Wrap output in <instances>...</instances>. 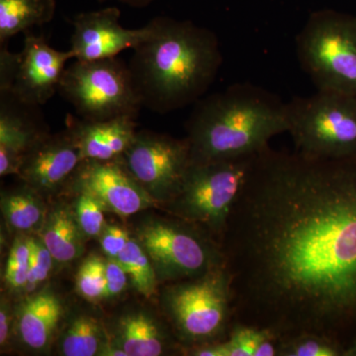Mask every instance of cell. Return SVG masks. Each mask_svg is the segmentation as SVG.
Listing matches in <instances>:
<instances>
[{
    "instance_id": "cell-1",
    "label": "cell",
    "mask_w": 356,
    "mask_h": 356,
    "mask_svg": "<svg viewBox=\"0 0 356 356\" xmlns=\"http://www.w3.org/2000/svg\"><path fill=\"white\" fill-rule=\"evenodd\" d=\"M233 322L356 337V158L257 154L220 238Z\"/></svg>"
},
{
    "instance_id": "cell-2",
    "label": "cell",
    "mask_w": 356,
    "mask_h": 356,
    "mask_svg": "<svg viewBox=\"0 0 356 356\" xmlns=\"http://www.w3.org/2000/svg\"><path fill=\"white\" fill-rule=\"evenodd\" d=\"M153 33L134 49L130 67L143 107L159 114L195 104L222 64L219 39L188 20L159 16Z\"/></svg>"
},
{
    "instance_id": "cell-3",
    "label": "cell",
    "mask_w": 356,
    "mask_h": 356,
    "mask_svg": "<svg viewBox=\"0 0 356 356\" xmlns=\"http://www.w3.org/2000/svg\"><path fill=\"white\" fill-rule=\"evenodd\" d=\"M288 128L286 102L254 84H233L194 104L186 122L191 163L254 156Z\"/></svg>"
},
{
    "instance_id": "cell-4",
    "label": "cell",
    "mask_w": 356,
    "mask_h": 356,
    "mask_svg": "<svg viewBox=\"0 0 356 356\" xmlns=\"http://www.w3.org/2000/svg\"><path fill=\"white\" fill-rule=\"evenodd\" d=\"M296 53L317 90L356 96V15L314 11L297 35Z\"/></svg>"
},
{
    "instance_id": "cell-5",
    "label": "cell",
    "mask_w": 356,
    "mask_h": 356,
    "mask_svg": "<svg viewBox=\"0 0 356 356\" xmlns=\"http://www.w3.org/2000/svg\"><path fill=\"white\" fill-rule=\"evenodd\" d=\"M163 304L178 337L188 346L226 339L233 324L231 276L222 264L200 277L165 288Z\"/></svg>"
},
{
    "instance_id": "cell-6",
    "label": "cell",
    "mask_w": 356,
    "mask_h": 356,
    "mask_svg": "<svg viewBox=\"0 0 356 356\" xmlns=\"http://www.w3.org/2000/svg\"><path fill=\"white\" fill-rule=\"evenodd\" d=\"M295 151L311 158H356V96L317 90L287 102Z\"/></svg>"
},
{
    "instance_id": "cell-7",
    "label": "cell",
    "mask_w": 356,
    "mask_h": 356,
    "mask_svg": "<svg viewBox=\"0 0 356 356\" xmlns=\"http://www.w3.org/2000/svg\"><path fill=\"white\" fill-rule=\"evenodd\" d=\"M255 156L191 163L179 193L165 209L221 238Z\"/></svg>"
},
{
    "instance_id": "cell-8",
    "label": "cell",
    "mask_w": 356,
    "mask_h": 356,
    "mask_svg": "<svg viewBox=\"0 0 356 356\" xmlns=\"http://www.w3.org/2000/svg\"><path fill=\"white\" fill-rule=\"evenodd\" d=\"M58 93L90 121L137 118L143 107L129 65L117 57L76 60L65 70Z\"/></svg>"
},
{
    "instance_id": "cell-9",
    "label": "cell",
    "mask_w": 356,
    "mask_h": 356,
    "mask_svg": "<svg viewBox=\"0 0 356 356\" xmlns=\"http://www.w3.org/2000/svg\"><path fill=\"white\" fill-rule=\"evenodd\" d=\"M135 238L153 262L159 282L200 277L225 264L219 242L205 229L184 220H149Z\"/></svg>"
},
{
    "instance_id": "cell-10",
    "label": "cell",
    "mask_w": 356,
    "mask_h": 356,
    "mask_svg": "<svg viewBox=\"0 0 356 356\" xmlns=\"http://www.w3.org/2000/svg\"><path fill=\"white\" fill-rule=\"evenodd\" d=\"M131 175L156 201L170 203L179 193L191 165L188 140L142 131L123 158Z\"/></svg>"
},
{
    "instance_id": "cell-11",
    "label": "cell",
    "mask_w": 356,
    "mask_h": 356,
    "mask_svg": "<svg viewBox=\"0 0 356 356\" xmlns=\"http://www.w3.org/2000/svg\"><path fill=\"white\" fill-rule=\"evenodd\" d=\"M69 185L74 191L90 194L107 212L123 218L156 205L129 172L122 159L83 161Z\"/></svg>"
},
{
    "instance_id": "cell-12",
    "label": "cell",
    "mask_w": 356,
    "mask_h": 356,
    "mask_svg": "<svg viewBox=\"0 0 356 356\" xmlns=\"http://www.w3.org/2000/svg\"><path fill=\"white\" fill-rule=\"evenodd\" d=\"M121 11L108 6L76 14L72 20L70 50L79 60L115 58L128 49L137 48L151 37V21L139 29H126L120 24Z\"/></svg>"
},
{
    "instance_id": "cell-13",
    "label": "cell",
    "mask_w": 356,
    "mask_h": 356,
    "mask_svg": "<svg viewBox=\"0 0 356 356\" xmlns=\"http://www.w3.org/2000/svg\"><path fill=\"white\" fill-rule=\"evenodd\" d=\"M72 58V51L56 50L44 36L25 32L13 88L7 93L31 106L46 104L58 92L67 63Z\"/></svg>"
},
{
    "instance_id": "cell-14",
    "label": "cell",
    "mask_w": 356,
    "mask_h": 356,
    "mask_svg": "<svg viewBox=\"0 0 356 356\" xmlns=\"http://www.w3.org/2000/svg\"><path fill=\"white\" fill-rule=\"evenodd\" d=\"M83 161L81 149L67 129L39 140L25 156L18 177L40 195H51L70 184Z\"/></svg>"
},
{
    "instance_id": "cell-15",
    "label": "cell",
    "mask_w": 356,
    "mask_h": 356,
    "mask_svg": "<svg viewBox=\"0 0 356 356\" xmlns=\"http://www.w3.org/2000/svg\"><path fill=\"white\" fill-rule=\"evenodd\" d=\"M38 108L0 93V177L19 175L25 156L48 134Z\"/></svg>"
},
{
    "instance_id": "cell-16",
    "label": "cell",
    "mask_w": 356,
    "mask_h": 356,
    "mask_svg": "<svg viewBox=\"0 0 356 356\" xmlns=\"http://www.w3.org/2000/svg\"><path fill=\"white\" fill-rule=\"evenodd\" d=\"M136 119L117 117L90 121L67 114V129L76 139L83 161H109L123 158L137 135Z\"/></svg>"
},
{
    "instance_id": "cell-17",
    "label": "cell",
    "mask_w": 356,
    "mask_h": 356,
    "mask_svg": "<svg viewBox=\"0 0 356 356\" xmlns=\"http://www.w3.org/2000/svg\"><path fill=\"white\" fill-rule=\"evenodd\" d=\"M63 315L62 301L51 290L26 295L16 309V332L21 343L31 350H48Z\"/></svg>"
},
{
    "instance_id": "cell-18",
    "label": "cell",
    "mask_w": 356,
    "mask_h": 356,
    "mask_svg": "<svg viewBox=\"0 0 356 356\" xmlns=\"http://www.w3.org/2000/svg\"><path fill=\"white\" fill-rule=\"evenodd\" d=\"M113 343L128 356H159L168 346L161 325L144 312H133L119 318Z\"/></svg>"
},
{
    "instance_id": "cell-19",
    "label": "cell",
    "mask_w": 356,
    "mask_h": 356,
    "mask_svg": "<svg viewBox=\"0 0 356 356\" xmlns=\"http://www.w3.org/2000/svg\"><path fill=\"white\" fill-rule=\"evenodd\" d=\"M38 236L58 264L74 261L83 252L86 236L79 228L76 213L67 206L48 211Z\"/></svg>"
},
{
    "instance_id": "cell-20",
    "label": "cell",
    "mask_w": 356,
    "mask_h": 356,
    "mask_svg": "<svg viewBox=\"0 0 356 356\" xmlns=\"http://www.w3.org/2000/svg\"><path fill=\"white\" fill-rule=\"evenodd\" d=\"M56 0H0V44L55 17Z\"/></svg>"
},
{
    "instance_id": "cell-21",
    "label": "cell",
    "mask_w": 356,
    "mask_h": 356,
    "mask_svg": "<svg viewBox=\"0 0 356 356\" xmlns=\"http://www.w3.org/2000/svg\"><path fill=\"white\" fill-rule=\"evenodd\" d=\"M41 196L26 184L24 188L3 194L1 209L7 225L23 235H38L49 211Z\"/></svg>"
},
{
    "instance_id": "cell-22",
    "label": "cell",
    "mask_w": 356,
    "mask_h": 356,
    "mask_svg": "<svg viewBox=\"0 0 356 356\" xmlns=\"http://www.w3.org/2000/svg\"><path fill=\"white\" fill-rule=\"evenodd\" d=\"M104 329L97 318L79 315L72 318L60 337V351L64 356L99 355L107 343Z\"/></svg>"
},
{
    "instance_id": "cell-23",
    "label": "cell",
    "mask_w": 356,
    "mask_h": 356,
    "mask_svg": "<svg viewBox=\"0 0 356 356\" xmlns=\"http://www.w3.org/2000/svg\"><path fill=\"white\" fill-rule=\"evenodd\" d=\"M116 259L125 269L137 292L147 298L153 296L159 282L158 275L146 250L135 236H131L127 245Z\"/></svg>"
},
{
    "instance_id": "cell-24",
    "label": "cell",
    "mask_w": 356,
    "mask_h": 356,
    "mask_svg": "<svg viewBox=\"0 0 356 356\" xmlns=\"http://www.w3.org/2000/svg\"><path fill=\"white\" fill-rule=\"evenodd\" d=\"M344 348L343 343L331 337L302 332L280 339L277 356H343Z\"/></svg>"
},
{
    "instance_id": "cell-25",
    "label": "cell",
    "mask_w": 356,
    "mask_h": 356,
    "mask_svg": "<svg viewBox=\"0 0 356 356\" xmlns=\"http://www.w3.org/2000/svg\"><path fill=\"white\" fill-rule=\"evenodd\" d=\"M29 236L20 234L14 240L7 259L4 281L13 293H24L30 268Z\"/></svg>"
},
{
    "instance_id": "cell-26",
    "label": "cell",
    "mask_w": 356,
    "mask_h": 356,
    "mask_svg": "<svg viewBox=\"0 0 356 356\" xmlns=\"http://www.w3.org/2000/svg\"><path fill=\"white\" fill-rule=\"evenodd\" d=\"M271 337L277 336L257 325L233 322L226 337L229 356H255L259 346Z\"/></svg>"
},
{
    "instance_id": "cell-27",
    "label": "cell",
    "mask_w": 356,
    "mask_h": 356,
    "mask_svg": "<svg viewBox=\"0 0 356 356\" xmlns=\"http://www.w3.org/2000/svg\"><path fill=\"white\" fill-rule=\"evenodd\" d=\"M105 286V261L97 255H89L77 273V292L89 302H98L104 299Z\"/></svg>"
},
{
    "instance_id": "cell-28",
    "label": "cell",
    "mask_w": 356,
    "mask_h": 356,
    "mask_svg": "<svg viewBox=\"0 0 356 356\" xmlns=\"http://www.w3.org/2000/svg\"><path fill=\"white\" fill-rule=\"evenodd\" d=\"M76 217L79 228L86 238H98L107 226L104 219L105 209L99 201L90 194L76 191Z\"/></svg>"
},
{
    "instance_id": "cell-29",
    "label": "cell",
    "mask_w": 356,
    "mask_h": 356,
    "mask_svg": "<svg viewBox=\"0 0 356 356\" xmlns=\"http://www.w3.org/2000/svg\"><path fill=\"white\" fill-rule=\"evenodd\" d=\"M30 268L28 275L27 285L25 288V295L32 294L48 280L53 269L54 259L50 250L44 245L43 241L38 235L30 236Z\"/></svg>"
},
{
    "instance_id": "cell-30",
    "label": "cell",
    "mask_w": 356,
    "mask_h": 356,
    "mask_svg": "<svg viewBox=\"0 0 356 356\" xmlns=\"http://www.w3.org/2000/svg\"><path fill=\"white\" fill-rule=\"evenodd\" d=\"M99 238L100 245L107 259H116L127 245L131 236L122 227L107 225Z\"/></svg>"
},
{
    "instance_id": "cell-31",
    "label": "cell",
    "mask_w": 356,
    "mask_h": 356,
    "mask_svg": "<svg viewBox=\"0 0 356 356\" xmlns=\"http://www.w3.org/2000/svg\"><path fill=\"white\" fill-rule=\"evenodd\" d=\"M128 274L120 262L114 259L105 261V286L104 299L114 298L125 291L128 283Z\"/></svg>"
},
{
    "instance_id": "cell-32",
    "label": "cell",
    "mask_w": 356,
    "mask_h": 356,
    "mask_svg": "<svg viewBox=\"0 0 356 356\" xmlns=\"http://www.w3.org/2000/svg\"><path fill=\"white\" fill-rule=\"evenodd\" d=\"M0 93H7L13 88L19 53H11L7 44H0Z\"/></svg>"
},
{
    "instance_id": "cell-33",
    "label": "cell",
    "mask_w": 356,
    "mask_h": 356,
    "mask_svg": "<svg viewBox=\"0 0 356 356\" xmlns=\"http://www.w3.org/2000/svg\"><path fill=\"white\" fill-rule=\"evenodd\" d=\"M187 355L191 356H229L228 344H227L226 339L213 341V343L199 344V346H191Z\"/></svg>"
},
{
    "instance_id": "cell-34",
    "label": "cell",
    "mask_w": 356,
    "mask_h": 356,
    "mask_svg": "<svg viewBox=\"0 0 356 356\" xmlns=\"http://www.w3.org/2000/svg\"><path fill=\"white\" fill-rule=\"evenodd\" d=\"M11 321H13V316H11L9 302L2 297L1 306H0V346L1 348L6 346L8 341Z\"/></svg>"
},
{
    "instance_id": "cell-35",
    "label": "cell",
    "mask_w": 356,
    "mask_h": 356,
    "mask_svg": "<svg viewBox=\"0 0 356 356\" xmlns=\"http://www.w3.org/2000/svg\"><path fill=\"white\" fill-rule=\"evenodd\" d=\"M96 1L100 2V3H104V2L108 1H116L119 2V3L125 4V6L129 7H132V8L142 9L151 6L156 0H96Z\"/></svg>"
},
{
    "instance_id": "cell-36",
    "label": "cell",
    "mask_w": 356,
    "mask_h": 356,
    "mask_svg": "<svg viewBox=\"0 0 356 356\" xmlns=\"http://www.w3.org/2000/svg\"><path fill=\"white\" fill-rule=\"evenodd\" d=\"M343 356H356V337L346 344Z\"/></svg>"
}]
</instances>
